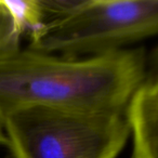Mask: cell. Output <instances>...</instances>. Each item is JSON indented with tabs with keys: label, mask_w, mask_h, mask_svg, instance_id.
I'll return each instance as SVG.
<instances>
[{
	"label": "cell",
	"mask_w": 158,
	"mask_h": 158,
	"mask_svg": "<svg viewBox=\"0 0 158 158\" xmlns=\"http://www.w3.org/2000/svg\"><path fill=\"white\" fill-rule=\"evenodd\" d=\"M146 75L144 49L78 59L20 48L0 53V118L31 105L125 110Z\"/></svg>",
	"instance_id": "1"
},
{
	"label": "cell",
	"mask_w": 158,
	"mask_h": 158,
	"mask_svg": "<svg viewBox=\"0 0 158 158\" xmlns=\"http://www.w3.org/2000/svg\"><path fill=\"white\" fill-rule=\"evenodd\" d=\"M1 120L14 158H116L130 134L125 110L31 105Z\"/></svg>",
	"instance_id": "2"
},
{
	"label": "cell",
	"mask_w": 158,
	"mask_h": 158,
	"mask_svg": "<svg viewBox=\"0 0 158 158\" xmlns=\"http://www.w3.org/2000/svg\"><path fill=\"white\" fill-rule=\"evenodd\" d=\"M158 31V0H84L72 13L44 23L28 50L78 59L114 51Z\"/></svg>",
	"instance_id": "3"
},
{
	"label": "cell",
	"mask_w": 158,
	"mask_h": 158,
	"mask_svg": "<svg viewBox=\"0 0 158 158\" xmlns=\"http://www.w3.org/2000/svg\"><path fill=\"white\" fill-rule=\"evenodd\" d=\"M132 132V158H158V82L156 73L146 75L125 110Z\"/></svg>",
	"instance_id": "4"
},
{
	"label": "cell",
	"mask_w": 158,
	"mask_h": 158,
	"mask_svg": "<svg viewBox=\"0 0 158 158\" xmlns=\"http://www.w3.org/2000/svg\"><path fill=\"white\" fill-rule=\"evenodd\" d=\"M0 3L9 14L19 38L28 31L33 35L44 24V15L38 0H0Z\"/></svg>",
	"instance_id": "5"
},
{
	"label": "cell",
	"mask_w": 158,
	"mask_h": 158,
	"mask_svg": "<svg viewBox=\"0 0 158 158\" xmlns=\"http://www.w3.org/2000/svg\"><path fill=\"white\" fill-rule=\"evenodd\" d=\"M20 38L15 35L8 12L0 3V53L19 49Z\"/></svg>",
	"instance_id": "6"
},
{
	"label": "cell",
	"mask_w": 158,
	"mask_h": 158,
	"mask_svg": "<svg viewBox=\"0 0 158 158\" xmlns=\"http://www.w3.org/2000/svg\"><path fill=\"white\" fill-rule=\"evenodd\" d=\"M84 0H38L44 15H50L53 20L63 18L72 13L81 5Z\"/></svg>",
	"instance_id": "7"
},
{
	"label": "cell",
	"mask_w": 158,
	"mask_h": 158,
	"mask_svg": "<svg viewBox=\"0 0 158 158\" xmlns=\"http://www.w3.org/2000/svg\"><path fill=\"white\" fill-rule=\"evenodd\" d=\"M1 144H8V140H7V136H6L5 133V130H3V126H2V120L0 118V145Z\"/></svg>",
	"instance_id": "8"
}]
</instances>
